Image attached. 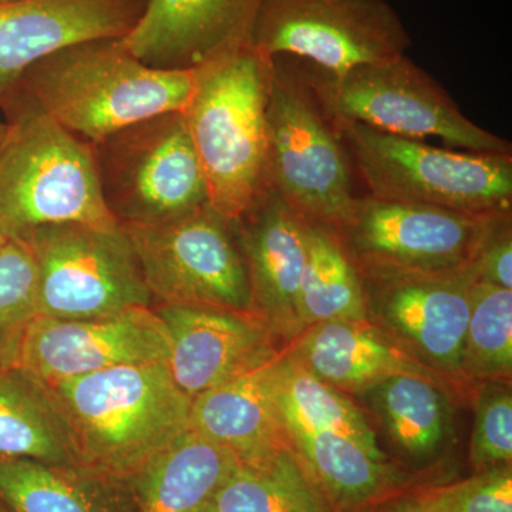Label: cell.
Listing matches in <instances>:
<instances>
[{
  "instance_id": "6da1fadb",
  "label": "cell",
  "mask_w": 512,
  "mask_h": 512,
  "mask_svg": "<svg viewBox=\"0 0 512 512\" xmlns=\"http://www.w3.org/2000/svg\"><path fill=\"white\" fill-rule=\"evenodd\" d=\"M46 387L82 467L120 483L190 430L192 400L167 363L111 367Z\"/></svg>"
},
{
  "instance_id": "7a4b0ae2",
  "label": "cell",
  "mask_w": 512,
  "mask_h": 512,
  "mask_svg": "<svg viewBox=\"0 0 512 512\" xmlns=\"http://www.w3.org/2000/svg\"><path fill=\"white\" fill-rule=\"evenodd\" d=\"M195 79L197 70L147 66L121 39H96L39 60L18 87L73 136L96 144L138 121L183 111Z\"/></svg>"
},
{
  "instance_id": "3957f363",
  "label": "cell",
  "mask_w": 512,
  "mask_h": 512,
  "mask_svg": "<svg viewBox=\"0 0 512 512\" xmlns=\"http://www.w3.org/2000/svg\"><path fill=\"white\" fill-rule=\"evenodd\" d=\"M0 109L8 124L0 147V232L22 241L46 225L119 229L101 194L92 144L19 87Z\"/></svg>"
},
{
  "instance_id": "277c9868",
  "label": "cell",
  "mask_w": 512,
  "mask_h": 512,
  "mask_svg": "<svg viewBox=\"0 0 512 512\" xmlns=\"http://www.w3.org/2000/svg\"><path fill=\"white\" fill-rule=\"evenodd\" d=\"M274 59L251 45L197 69L185 124L215 211L235 221L268 188V111Z\"/></svg>"
},
{
  "instance_id": "5b68a950",
  "label": "cell",
  "mask_w": 512,
  "mask_h": 512,
  "mask_svg": "<svg viewBox=\"0 0 512 512\" xmlns=\"http://www.w3.org/2000/svg\"><path fill=\"white\" fill-rule=\"evenodd\" d=\"M266 123V185L306 221L340 231L355 207V167L338 121L295 57H274Z\"/></svg>"
},
{
  "instance_id": "8992f818",
  "label": "cell",
  "mask_w": 512,
  "mask_h": 512,
  "mask_svg": "<svg viewBox=\"0 0 512 512\" xmlns=\"http://www.w3.org/2000/svg\"><path fill=\"white\" fill-rule=\"evenodd\" d=\"M336 121L367 194L463 214H512V156L433 147Z\"/></svg>"
},
{
  "instance_id": "52a82bcc",
  "label": "cell",
  "mask_w": 512,
  "mask_h": 512,
  "mask_svg": "<svg viewBox=\"0 0 512 512\" xmlns=\"http://www.w3.org/2000/svg\"><path fill=\"white\" fill-rule=\"evenodd\" d=\"M92 147L103 200L120 227L164 224L210 204L183 111L138 121Z\"/></svg>"
},
{
  "instance_id": "ba28073f",
  "label": "cell",
  "mask_w": 512,
  "mask_h": 512,
  "mask_svg": "<svg viewBox=\"0 0 512 512\" xmlns=\"http://www.w3.org/2000/svg\"><path fill=\"white\" fill-rule=\"evenodd\" d=\"M309 72L336 120L413 140L440 138L471 153L512 156L510 141L468 120L447 90L406 55L363 64L339 77L313 66Z\"/></svg>"
},
{
  "instance_id": "9c48e42d",
  "label": "cell",
  "mask_w": 512,
  "mask_h": 512,
  "mask_svg": "<svg viewBox=\"0 0 512 512\" xmlns=\"http://www.w3.org/2000/svg\"><path fill=\"white\" fill-rule=\"evenodd\" d=\"M249 43L339 77L406 55L412 37L387 0H262Z\"/></svg>"
},
{
  "instance_id": "30bf717a",
  "label": "cell",
  "mask_w": 512,
  "mask_h": 512,
  "mask_svg": "<svg viewBox=\"0 0 512 512\" xmlns=\"http://www.w3.org/2000/svg\"><path fill=\"white\" fill-rule=\"evenodd\" d=\"M151 299L252 312L234 221L210 204L178 220L124 225Z\"/></svg>"
},
{
  "instance_id": "8fae6325",
  "label": "cell",
  "mask_w": 512,
  "mask_h": 512,
  "mask_svg": "<svg viewBox=\"0 0 512 512\" xmlns=\"http://www.w3.org/2000/svg\"><path fill=\"white\" fill-rule=\"evenodd\" d=\"M37 276V316L89 319L153 306L136 255L121 227H40L22 239Z\"/></svg>"
},
{
  "instance_id": "7c38bea8",
  "label": "cell",
  "mask_w": 512,
  "mask_h": 512,
  "mask_svg": "<svg viewBox=\"0 0 512 512\" xmlns=\"http://www.w3.org/2000/svg\"><path fill=\"white\" fill-rule=\"evenodd\" d=\"M362 276L367 320L470 399L461 376V355L474 285L480 279L477 261L451 271Z\"/></svg>"
},
{
  "instance_id": "4fadbf2b",
  "label": "cell",
  "mask_w": 512,
  "mask_h": 512,
  "mask_svg": "<svg viewBox=\"0 0 512 512\" xmlns=\"http://www.w3.org/2000/svg\"><path fill=\"white\" fill-rule=\"evenodd\" d=\"M508 215L463 214L365 194L357 195L339 232L363 274L451 271L474 264Z\"/></svg>"
},
{
  "instance_id": "5bb4252c",
  "label": "cell",
  "mask_w": 512,
  "mask_h": 512,
  "mask_svg": "<svg viewBox=\"0 0 512 512\" xmlns=\"http://www.w3.org/2000/svg\"><path fill=\"white\" fill-rule=\"evenodd\" d=\"M167 330L153 306L89 319L37 316L23 346L20 367L43 384L111 367L167 363Z\"/></svg>"
},
{
  "instance_id": "9a60e30c",
  "label": "cell",
  "mask_w": 512,
  "mask_h": 512,
  "mask_svg": "<svg viewBox=\"0 0 512 512\" xmlns=\"http://www.w3.org/2000/svg\"><path fill=\"white\" fill-rule=\"evenodd\" d=\"M170 345L168 370L190 399L275 359L282 349L254 313L156 303Z\"/></svg>"
},
{
  "instance_id": "2e32d148",
  "label": "cell",
  "mask_w": 512,
  "mask_h": 512,
  "mask_svg": "<svg viewBox=\"0 0 512 512\" xmlns=\"http://www.w3.org/2000/svg\"><path fill=\"white\" fill-rule=\"evenodd\" d=\"M306 222L269 187L234 221L247 265L252 312L282 350L303 330L298 296L306 261Z\"/></svg>"
},
{
  "instance_id": "e0dca14e",
  "label": "cell",
  "mask_w": 512,
  "mask_h": 512,
  "mask_svg": "<svg viewBox=\"0 0 512 512\" xmlns=\"http://www.w3.org/2000/svg\"><path fill=\"white\" fill-rule=\"evenodd\" d=\"M150 0H19L0 6V106L26 70L64 47L123 39Z\"/></svg>"
},
{
  "instance_id": "ac0fdd59",
  "label": "cell",
  "mask_w": 512,
  "mask_h": 512,
  "mask_svg": "<svg viewBox=\"0 0 512 512\" xmlns=\"http://www.w3.org/2000/svg\"><path fill=\"white\" fill-rule=\"evenodd\" d=\"M262 0H150L123 45L147 66L197 70L249 46Z\"/></svg>"
},
{
  "instance_id": "d6986e66",
  "label": "cell",
  "mask_w": 512,
  "mask_h": 512,
  "mask_svg": "<svg viewBox=\"0 0 512 512\" xmlns=\"http://www.w3.org/2000/svg\"><path fill=\"white\" fill-rule=\"evenodd\" d=\"M284 350L320 380L349 396H360L397 375L431 377L450 384L420 365L369 320L316 323Z\"/></svg>"
},
{
  "instance_id": "ffe728a7",
  "label": "cell",
  "mask_w": 512,
  "mask_h": 512,
  "mask_svg": "<svg viewBox=\"0 0 512 512\" xmlns=\"http://www.w3.org/2000/svg\"><path fill=\"white\" fill-rule=\"evenodd\" d=\"M237 460L187 430L124 481L130 512H210Z\"/></svg>"
},
{
  "instance_id": "44dd1931",
  "label": "cell",
  "mask_w": 512,
  "mask_h": 512,
  "mask_svg": "<svg viewBox=\"0 0 512 512\" xmlns=\"http://www.w3.org/2000/svg\"><path fill=\"white\" fill-rule=\"evenodd\" d=\"M289 446L336 512H366L399 493L409 474L332 430L284 426Z\"/></svg>"
},
{
  "instance_id": "7402d4cb",
  "label": "cell",
  "mask_w": 512,
  "mask_h": 512,
  "mask_svg": "<svg viewBox=\"0 0 512 512\" xmlns=\"http://www.w3.org/2000/svg\"><path fill=\"white\" fill-rule=\"evenodd\" d=\"M272 362L194 397L190 430L238 460L288 446L272 393Z\"/></svg>"
},
{
  "instance_id": "603a6c76",
  "label": "cell",
  "mask_w": 512,
  "mask_h": 512,
  "mask_svg": "<svg viewBox=\"0 0 512 512\" xmlns=\"http://www.w3.org/2000/svg\"><path fill=\"white\" fill-rule=\"evenodd\" d=\"M390 443L412 461H427L453 434L454 402L463 399L450 384L431 377L397 375L360 394Z\"/></svg>"
},
{
  "instance_id": "cb8c5ba5",
  "label": "cell",
  "mask_w": 512,
  "mask_h": 512,
  "mask_svg": "<svg viewBox=\"0 0 512 512\" xmlns=\"http://www.w3.org/2000/svg\"><path fill=\"white\" fill-rule=\"evenodd\" d=\"M0 503L8 512H130L126 484L26 458H0Z\"/></svg>"
},
{
  "instance_id": "d4e9b609",
  "label": "cell",
  "mask_w": 512,
  "mask_h": 512,
  "mask_svg": "<svg viewBox=\"0 0 512 512\" xmlns=\"http://www.w3.org/2000/svg\"><path fill=\"white\" fill-rule=\"evenodd\" d=\"M0 458L82 467L46 384L20 366L0 370Z\"/></svg>"
},
{
  "instance_id": "484cf974",
  "label": "cell",
  "mask_w": 512,
  "mask_h": 512,
  "mask_svg": "<svg viewBox=\"0 0 512 512\" xmlns=\"http://www.w3.org/2000/svg\"><path fill=\"white\" fill-rule=\"evenodd\" d=\"M210 512H336L292 447L237 460Z\"/></svg>"
},
{
  "instance_id": "4316f807",
  "label": "cell",
  "mask_w": 512,
  "mask_h": 512,
  "mask_svg": "<svg viewBox=\"0 0 512 512\" xmlns=\"http://www.w3.org/2000/svg\"><path fill=\"white\" fill-rule=\"evenodd\" d=\"M272 393L282 427L332 430L355 440L379 460H390L363 410L282 350L272 362Z\"/></svg>"
},
{
  "instance_id": "83f0119b",
  "label": "cell",
  "mask_w": 512,
  "mask_h": 512,
  "mask_svg": "<svg viewBox=\"0 0 512 512\" xmlns=\"http://www.w3.org/2000/svg\"><path fill=\"white\" fill-rule=\"evenodd\" d=\"M298 311L303 330L330 320H367L362 272L342 235L309 221Z\"/></svg>"
},
{
  "instance_id": "f1b7e54d",
  "label": "cell",
  "mask_w": 512,
  "mask_h": 512,
  "mask_svg": "<svg viewBox=\"0 0 512 512\" xmlns=\"http://www.w3.org/2000/svg\"><path fill=\"white\" fill-rule=\"evenodd\" d=\"M461 376L470 390L477 383L511 382L512 289L480 279L474 285Z\"/></svg>"
},
{
  "instance_id": "f546056e",
  "label": "cell",
  "mask_w": 512,
  "mask_h": 512,
  "mask_svg": "<svg viewBox=\"0 0 512 512\" xmlns=\"http://www.w3.org/2000/svg\"><path fill=\"white\" fill-rule=\"evenodd\" d=\"M37 318L36 265L28 245L8 239L0 248V370L19 367Z\"/></svg>"
},
{
  "instance_id": "4dcf8cb0",
  "label": "cell",
  "mask_w": 512,
  "mask_h": 512,
  "mask_svg": "<svg viewBox=\"0 0 512 512\" xmlns=\"http://www.w3.org/2000/svg\"><path fill=\"white\" fill-rule=\"evenodd\" d=\"M474 427L470 441V464L476 473L511 466V382H484L471 386Z\"/></svg>"
},
{
  "instance_id": "1f68e13d",
  "label": "cell",
  "mask_w": 512,
  "mask_h": 512,
  "mask_svg": "<svg viewBox=\"0 0 512 512\" xmlns=\"http://www.w3.org/2000/svg\"><path fill=\"white\" fill-rule=\"evenodd\" d=\"M436 512H512V467H498L446 487L429 488Z\"/></svg>"
},
{
  "instance_id": "d6a6232c",
  "label": "cell",
  "mask_w": 512,
  "mask_h": 512,
  "mask_svg": "<svg viewBox=\"0 0 512 512\" xmlns=\"http://www.w3.org/2000/svg\"><path fill=\"white\" fill-rule=\"evenodd\" d=\"M477 265L480 281L512 289V215L493 229L478 254Z\"/></svg>"
},
{
  "instance_id": "836d02e7",
  "label": "cell",
  "mask_w": 512,
  "mask_h": 512,
  "mask_svg": "<svg viewBox=\"0 0 512 512\" xmlns=\"http://www.w3.org/2000/svg\"><path fill=\"white\" fill-rule=\"evenodd\" d=\"M366 512H436L431 503L429 488L416 491H399L386 500L373 505Z\"/></svg>"
},
{
  "instance_id": "e575fe53",
  "label": "cell",
  "mask_w": 512,
  "mask_h": 512,
  "mask_svg": "<svg viewBox=\"0 0 512 512\" xmlns=\"http://www.w3.org/2000/svg\"><path fill=\"white\" fill-rule=\"evenodd\" d=\"M6 134H8V124L0 123V147H2L3 141H5Z\"/></svg>"
},
{
  "instance_id": "d590c367",
  "label": "cell",
  "mask_w": 512,
  "mask_h": 512,
  "mask_svg": "<svg viewBox=\"0 0 512 512\" xmlns=\"http://www.w3.org/2000/svg\"><path fill=\"white\" fill-rule=\"evenodd\" d=\"M6 241H8V238H6L5 235H3L2 232H0V248H2L3 245L6 244Z\"/></svg>"
},
{
  "instance_id": "8d00e7d4",
  "label": "cell",
  "mask_w": 512,
  "mask_h": 512,
  "mask_svg": "<svg viewBox=\"0 0 512 512\" xmlns=\"http://www.w3.org/2000/svg\"><path fill=\"white\" fill-rule=\"evenodd\" d=\"M19 2V0H0V6L9 5V3Z\"/></svg>"
},
{
  "instance_id": "74e56055",
  "label": "cell",
  "mask_w": 512,
  "mask_h": 512,
  "mask_svg": "<svg viewBox=\"0 0 512 512\" xmlns=\"http://www.w3.org/2000/svg\"><path fill=\"white\" fill-rule=\"evenodd\" d=\"M0 512H8L5 507H3V504L0 503Z\"/></svg>"
}]
</instances>
